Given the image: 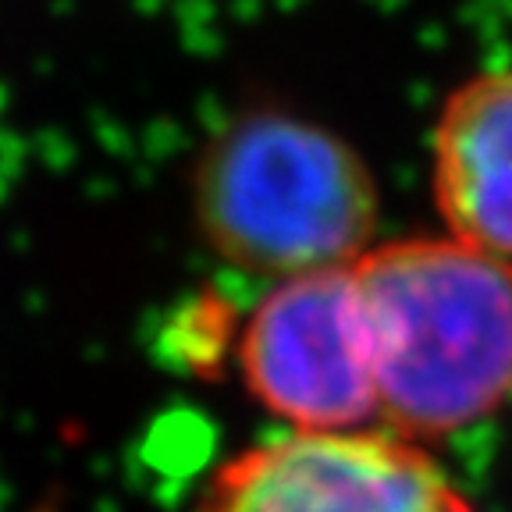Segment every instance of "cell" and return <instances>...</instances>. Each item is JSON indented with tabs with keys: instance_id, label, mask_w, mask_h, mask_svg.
<instances>
[{
	"instance_id": "cell-1",
	"label": "cell",
	"mask_w": 512,
	"mask_h": 512,
	"mask_svg": "<svg viewBox=\"0 0 512 512\" xmlns=\"http://www.w3.org/2000/svg\"><path fill=\"white\" fill-rule=\"evenodd\" d=\"M374 349L377 416L445 438L512 395V260L452 235L370 246L352 264Z\"/></svg>"
},
{
	"instance_id": "cell-2",
	"label": "cell",
	"mask_w": 512,
	"mask_h": 512,
	"mask_svg": "<svg viewBox=\"0 0 512 512\" xmlns=\"http://www.w3.org/2000/svg\"><path fill=\"white\" fill-rule=\"evenodd\" d=\"M200 235L246 274L296 278L356 264L374 246V171L331 128L288 111L228 121L192 171Z\"/></svg>"
},
{
	"instance_id": "cell-3",
	"label": "cell",
	"mask_w": 512,
	"mask_h": 512,
	"mask_svg": "<svg viewBox=\"0 0 512 512\" xmlns=\"http://www.w3.org/2000/svg\"><path fill=\"white\" fill-rule=\"evenodd\" d=\"M249 395L292 431H356L377 416L374 349L349 267L281 278L239 338Z\"/></svg>"
},
{
	"instance_id": "cell-4",
	"label": "cell",
	"mask_w": 512,
	"mask_h": 512,
	"mask_svg": "<svg viewBox=\"0 0 512 512\" xmlns=\"http://www.w3.org/2000/svg\"><path fill=\"white\" fill-rule=\"evenodd\" d=\"M196 512H473L420 441L392 431H292L224 459Z\"/></svg>"
},
{
	"instance_id": "cell-5",
	"label": "cell",
	"mask_w": 512,
	"mask_h": 512,
	"mask_svg": "<svg viewBox=\"0 0 512 512\" xmlns=\"http://www.w3.org/2000/svg\"><path fill=\"white\" fill-rule=\"evenodd\" d=\"M431 192L452 239L512 260V68L473 75L445 96Z\"/></svg>"
}]
</instances>
